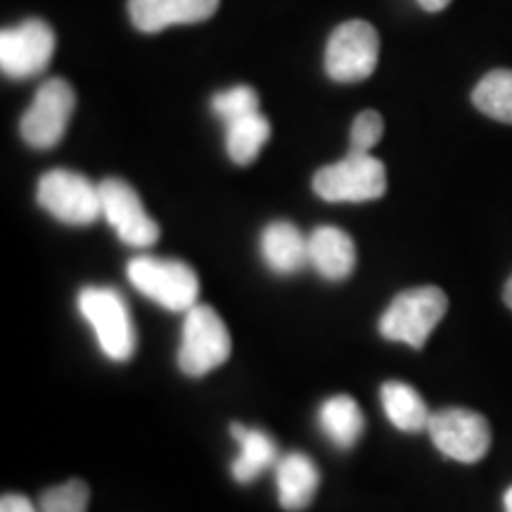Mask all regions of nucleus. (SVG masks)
<instances>
[{"label":"nucleus","mask_w":512,"mask_h":512,"mask_svg":"<svg viewBox=\"0 0 512 512\" xmlns=\"http://www.w3.org/2000/svg\"><path fill=\"white\" fill-rule=\"evenodd\" d=\"M74 107L76 93L72 83L64 79H48L38 88L34 102L24 112L22 124H19L24 143L36 147V150L55 147L67 131Z\"/></svg>","instance_id":"obj_8"},{"label":"nucleus","mask_w":512,"mask_h":512,"mask_svg":"<svg viewBox=\"0 0 512 512\" xmlns=\"http://www.w3.org/2000/svg\"><path fill=\"white\" fill-rule=\"evenodd\" d=\"M418 5L427 12H441L451 5V0H418Z\"/></svg>","instance_id":"obj_25"},{"label":"nucleus","mask_w":512,"mask_h":512,"mask_svg":"<svg viewBox=\"0 0 512 512\" xmlns=\"http://www.w3.org/2000/svg\"><path fill=\"white\" fill-rule=\"evenodd\" d=\"M211 110L223 124H233V121L245 119L249 114L259 112V95L249 86H235L228 91H221L211 100Z\"/></svg>","instance_id":"obj_22"},{"label":"nucleus","mask_w":512,"mask_h":512,"mask_svg":"<svg viewBox=\"0 0 512 512\" xmlns=\"http://www.w3.org/2000/svg\"><path fill=\"white\" fill-rule=\"evenodd\" d=\"M309 266L320 278L342 283L356 268V245L349 233L337 226H320L309 238Z\"/></svg>","instance_id":"obj_13"},{"label":"nucleus","mask_w":512,"mask_h":512,"mask_svg":"<svg viewBox=\"0 0 512 512\" xmlns=\"http://www.w3.org/2000/svg\"><path fill=\"white\" fill-rule=\"evenodd\" d=\"M100 200L102 216L107 223L117 230L119 240L128 247H152L159 240L157 221L147 216V211L140 202L138 192L131 183L121 178H105L100 183Z\"/></svg>","instance_id":"obj_11"},{"label":"nucleus","mask_w":512,"mask_h":512,"mask_svg":"<svg viewBox=\"0 0 512 512\" xmlns=\"http://www.w3.org/2000/svg\"><path fill=\"white\" fill-rule=\"evenodd\" d=\"M268 138H271V124L261 112L233 121L226 126L228 157L238 166L254 164Z\"/></svg>","instance_id":"obj_19"},{"label":"nucleus","mask_w":512,"mask_h":512,"mask_svg":"<svg viewBox=\"0 0 512 512\" xmlns=\"http://www.w3.org/2000/svg\"><path fill=\"white\" fill-rule=\"evenodd\" d=\"M318 467L306 453H287L275 465V484H278V501L285 510H306L318 491Z\"/></svg>","instance_id":"obj_14"},{"label":"nucleus","mask_w":512,"mask_h":512,"mask_svg":"<svg viewBox=\"0 0 512 512\" xmlns=\"http://www.w3.org/2000/svg\"><path fill=\"white\" fill-rule=\"evenodd\" d=\"M472 105L489 119L512 124V69L484 74L472 91Z\"/></svg>","instance_id":"obj_20"},{"label":"nucleus","mask_w":512,"mask_h":512,"mask_svg":"<svg viewBox=\"0 0 512 512\" xmlns=\"http://www.w3.org/2000/svg\"><path fill=\"white\" fill-rule=\"evenodd\" d=\"M382 408L396 430L401 432H425L430 427V408L411 384L389 380L380 389Z\"/></svg>","instance_id":"obj_17"},{"label":"nucleus","mask_w":512,"mask_h":512,"mask_svg":"<svg viewBox=\"0 0 512 512\" xmlns=\"http://www.w3.org/2000/svg\"><path fill=\"white\" fill-rule=\"evenodd\" d=\"M128 280L147 299L169 311H190L200 297V278L185 261L136 256L128 261Z\"/></svg>","instance_id":"obj_3"},{"label":"nucleus","mask_w":512,"mask_h":512,"mask_svg":"<svg viewBox=\"0 0 512 512\" xmlns=\"http://www.w3.org/2000/svg\"><path fill=\"white\" fill-rule=\"evenodd\" d=\"M221 0H128V17L143 34H157L171 24L207 22Z\"/></svg>","instance_id":"obj_12"},{"label":"nucleus","mask_w":512,"mask_h":512,"mask_svg":"<svg viewBox=\"0 0 512 512\" xmlns=\"http://www.w3.org/2000/svg\"><path fill=\"white\" fill-rule=\"evenodd\" d=\"M432 444L446 458L458 463H477L491 448V427L484 415L470 408H441L430 418Z\"/></svg>","instance_id":"obj_9"},{"label":"nucleus","mask_w":512,"mask_h":512,"mask_svg":"<svg viewBox=\"0 0 512 512\" xmlns=\"http://www.w3.org/2000/svg\"><path fill=\"white\" fill-rule=\"evenodd\" d=\"M503 505H505V512H512V486L508 491H505L503 496Z\"/></svg>","instance_id":"obj_27"},{"label":"nucleus","mask_w":512,"mask_h":512,"mask_svg":"<svg viewBox=\"0 0 512 512\" xmlns=\"http://www.w3.org/2000/svg\"><path fill=\"white\" fill-rule=\"evenodd\" d=\"M384 133V121L375 110L361 112L351 124V152L356 155H370V150L380 143Z\"/></svg>","instance_id":"obj_23"},{"label":"nucleus","mask_w":512,"mask_h":512,"mask_svg":"<svg viewBox=\"0 0 512 512\" xmlns=\"http://www.w3.org/2000/svg\"><path fill=\"white\" fill-rule=\"evenodd\" d=\"M503 299H505V304H508V309L512 311V275H510V280H508V283H505Z\"/></svg>","instance_id":"obj_26"},{"label":"nucleus","mask_w":512,"mask_h":512,"mask_svg":"<svg viewBox=\"0 0 512 512\" xmlns=\"http://www.w3.org/2000/svg\"><path fill=\"white\" fill-rule=\"evenodd\" d=\"M261 256L273 273H299L309 266V240L292 223L273 221L261 233Z\"/></svg>","instance_id":"obj_15"},{"label":"nucleus","mask_w":512,"mask_h":512,"mask_svg":"<svg viewBox=\"0 0 512 512\" xmlns=\"http://www.w3.org/2000/svg\"><path fill=\"white\" fill-rule=\"evenodd\" d=\"M36 200L53 219L67 226H91L102 216L100 185L67 169H53L41 176Z\"/></svg>","instance_id":"obj_6"},{"label":"nucleus","mask_w":512,"mask_h":512,"mask_svg":"<svg viewBox=\"0 0 512 512\" xmlns=\"http://www.w3.org/2000/svg\"><path fill=\"white\" fill-rule=\"evenodd\" d=\"M55 53V31L43 19H27L0 34V67L10 79H31L48 69Z\"/></svg>","instance_id":"obj_10"},{"label":"nucleus","mask_w":512,"mask_h":512,"mask_svg":"<svg viewBox=\"0 0 512 512\" xmlns=\"http://www.w3.org/2000/svg\"><path fill=\"white\" fill-rule=\"evenodd\" d=\"M446 311L448 297L444 290L434 285L413 287V290L401 292L389 304V309L382 313L380 335L389 342H401L413 349H422L434 328L444 320Z\"/></svg>","instance_id":"obj_2"},{"label":"nucleus","mask_w":512,"mask_h":512,"mask_svg":"<svg viewBox=\"0 0 512 512\" xmlns=\"http://www.w3.org/2000/svg\"><path fill=\"white\" fill-rule=\"evenodd\" d=\"M313 190L325 202H373L387 192V171L373 155L349 152L342 162L323 166L313 176Z\"/></svg>","instance_id":"obj_5"},{"label":"nucleus","mask_w":512,"mask_h":512,"mask_svg":"<svg viewBox=\"0 0 512 512\" xmlns=\"http://www.w3.org/2000/svg\"><path fill=\"white\" fill-rule=\"evenodd\" d=\"M81 316L91 323L100 351L114 363H126L136 354L138 335L126 299L114 287H83Z\"/></svg>","instance_id":"obj_1"},{"label":"nucleus","mask_w":512,"mask_h":512,"mask_svg":"<svg viewBox=\"0 0 512 512\" xmlns=\"http://www.w3.org/2000/svg\"><path fill=\"white\" fill-rule=\"evenodd\" d=\"M318 425L337 448L356 446L361 439L363 430H366V420H363L361 408H358L356 399L351 396H330L323 401L318 411Z\"/></svg>","instance_id":"obj_18"},{"label":"nucleus","mask_w":512,"mask_h":512,"mask_svg":"<svg viewBox=\"0 0 512 512\" xmlns=\"http://www.w3.org/2000/svg\"><path fill=\"white\" fill-rule=\"evenodd\" d=\"M380 57V36L370 22L351 19L332 31L325 50V72L332 81L354 83L375 72Z\"/></svg>","instance_id":"obj_7"},{"label":"nucleus","mask_w":512,"mask_h":512,"mask_svg":"<svg viewBox=\"0 0 512 512\" xmlns=\"http://www.w3.org/2000/svg\"><path fill=\"white\" fill-rule=\"evenodd\" d=\"M230 332L223 318L207 304L192 306L185 311L181 349H178V368L188 377H202L228 361Z\"/></svg>","instance_id":"obj_4"},{"label":"nucleus","mask_w":512,"mask_h":512,"mask_svg":"<svg viewBox=\"0 0 512 512\" xmlns=\"http://www.w3.org/2000/svg\"><path fill=\"white\" fill-rule=\"evenodd\" d=\"M0 512H38L27 496L5 494L0 498Z\"/></svg>","instance_id":"obj_24"},{"label":"nucleus","mask_w":512,"mask_h":512,"mask_svg":"<svg viewBox=\"0 0 512 512\" xmlns=\"http://www.w3.org/2000/svg\"><path fill=\"white\" fill-rule=\"evenodd\" d=\"M91 501V489L81 479H69L60 486L43 491L38 512H86Z\"/></svg>","instance_id":"obj_21"},{"label":"nucleus","mask_w":512,"mask_h":512,"mask_svg":"<svg viewBox=\"0 0 512 512\" xmlns=\"http://www.w3.org/2000/svg\"><path fill=\"white\" fill-rule=\"evenodd\" d=\"M230 434L240 444V456L230 465L235 482L249 484L261 472L268 470V467L278 465V444L266 432L249 430V427L240 425V422H233L230 425Z\"/></svg>","instance_id":"obj_16"}]
</instances>
